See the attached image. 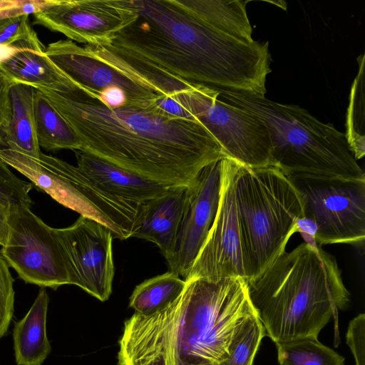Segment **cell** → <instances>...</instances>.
Instances as JSON below:
<instances>
[{
	"label": "cell",
	"instance_id": "obj_32",
	"mask_svg": "<svg viewBox=\"0 0 365 365\" xmlns=\"http://www.w3.org/2000/svg\"><path fill=\"white\" fill-rule=\"evenodd\" d=\"M26 0H0V20L26 15L24 6Z\"/></svg>",
	"mask_w": 365,
	"mask_h": 365
},
{
	"label": "cell",
	"instance_id": "obj_12",
	"mask_svg": "<svg viewBox=\"0 0 365 365\" xmlns=\"http://www.w3.org/2000/svg\"><path fill=\"white\" fill-rule=\"evenodd\" d=\"M34 23L71 41L106 47L138 18L133 0H46Z\"/></svg>",
	"mask_w": 365,
	"mask_h": 365
},
{
	"label": "cell",
	"instance_id": "obj_24",
	"mask_svg": "<svg viewBox=\"0 0 365 365\" xmlns=\"http://www.w3.org/2000/svg\"><path fill=\"white\" fill-rule=\"evenodd\" d=\"M357 58L359 69L351 86L344 133L356 160L365 154V57Z\"/></svg>",
	"mask_w": 365,
	"mask_h": 365
},
{
	"label": "cell",
	"instance_id": "obj_23",
	"mask_svg": "<svg viewBox=\"0 0 365 365\" xmlns=\"http://www.w3.org/2000/svg\"><path fill=\"white\" fill-rule=\"evenodd\" d=\"M185 284L182 278L170 271L146 279L134 289L129 307L135 314H154L172 304L181 294Z\"/></svg>",
	"mask_w": 365,
	"mask_h": 365
},
{
	"label": "cell",
	"instance_id": "obj_17",
	"mask_svg": "<svg viewBox=\"0 0 365 365\" xmlns=\"http://www.w3.org/2000/svg\"><path fill=\"white\" fill-rule=\"evenodd\" d=\"M77 167L100 189L117 198L143 204L170 187L115 165L85 150H75Z\"/></svg>",
	"mask_w": 365,
	"mask_h": 365
},
{
	"label": "cell",
	"instance_id": "obj_2",
	"mask_svg": "<svg viewBox=\"0 0 365 365\" xmlns=\"http://www.w3.org/2000/svg\"><path fill=\"white\" fill-rule=\"evenodd\" d=\"M138 18L103 47L189 82L264 96L269 42L222 32L177 0H133Z\"/></svg>",
	"mask_w": 365,
	"mask_h": 365
},
{
	"label": "cell",
	"instance_id": "obj_20",
	"mask_svg": "<svg viewBox=\"0 0 365 365\" xmlns=\"http://www.w3.org/2000/svg\"><path fill=\"white\" fill-rule=\"evenodd\" d=\"M14 83L64 92L76 87L44 51L21 49L0 65Z\"/></svg>",
	"mask_w": 365,
	"mask_h": 365
},
{
	"label": "cell",
	"instance_id": "obj_22",
	"mask_svg": "<svg viewBox=\"0 0 365 365\" xmlns=\"http://www.w3.org/2000/svg\"><path fill=\"white\" fill-rule=\"evenodd\" d=\"M34 115L40 147L47 150H82L81 141L74 130L37 88L34 98Z\"/></svg>",
	"mask_w": 365,
	"mask_h": 365
},
{
	"label": "cell",
	"instance_id": "obj_19",
	"mask_svg": "<svg viewBox=\"0 0 365 365\" xmlns=\"http://www.w3.org/2000/svg\"><path fill=\"white\" fill-rule=\"evenodd\" d=\"M36 88L27 84H13L10 91L11 117L2 133V144L5 148L38 158L41 151L36 132Z\"/></svg>",
	"mask_w": 365,
	"mask_h": 365
},
{
	"label": "cell",
	"instance_id": "obj_16",
	"mask_svg": "<svg viewBox=\"0 0 365 365\" xmlns=\"http://www.w3.org/2000/svg\"><path fill=\"white\" fill-rule=\"evenodd\" d=\"M187 191V187H170L163 195L141 204L131 235L154 243L168 264L175 255Z\"/></svg>",
	"mask_w": 365,
	"mask_h": 365
},
{
	"label": "cell",
	"instance_id": "obj_28",
	"mask_svg": "<svg viewBox=\"0 0 365 365\" xmlns=\"http://www.w3.org/2000/svg\"><path fill=\"white\" fill-rule=\"evenodd\" d=\"M264 336V329L258 319L250 327L230 355L217 365H252Z\"/></svg>",
	"mask_w": 365,
	"mask_h": 365
},
{
	"label": "cell",
	"instance_id": "obj_5",
	"mask_svg": "<svg viewBox=\"0 0 365 365\" xmlns=\"http://www.w3.org/2000/svg\"><path fill=\"white\" fill-rule=\"evenodd\" d=\"M219 98L248 110L266 125L271 140L272 165L287 175L345 180L365 179L344 133L324 123L299 106L265 96L215 88Z\"/></svg>",
	"mask_w": 365,
	"mask_h": 365
},
{
	"label": "cell",
	"instance_id": "obj_21",
	"mask_svg": "<svg viewBox=\"0 0 365 365\" xmlns=\"http://www.w3.org/2000/svg\"><path fill=\"white\" fill-rule=\"evenodd\" d=\"M177 2L217 29L247 41H254L245 1L177 0Z\"/></svg>",
	"mask_w": 365,
	"mask_h": 365
},
{
	"label": "cell",
	"instance_id": "obj_35",
	"mask_svg": "<svg viewBox=\"0 0 365 365\" xmlns=\"http://www.w3.org/2000/svg\"><path fill=\"white\" fill-rule=\"evenodd\" d=\"M1 21V20H0Z\"/></svg>",
	"mask_w": 365,
	"mask_h": 365
},
{
	"label": "cell",
	"instance_id": "obj_10",
	"mask_svg": "<svg viewBox=\"0 0 365 365\" xmlns=\"http://www.w3.org/2000/svg\"><path fill=\"white\" fill-rule=\"evenodd\" d=\"M287 176L301 195L304 217L317 227V245L346 244L364 247L365 179Z\"/></svg>",
	"mask_w": 365,
	"mask_h": 365
},
{
	"label": "cell",
	"instance_id": "obj_29",
	"mask_svg": "<svg viewBox=\"0 0 365 365\" xmlns=\"http://www.w3.org/2000/svg\"><path fill=\"white\" fill-rule=\"evenodd\" d=\"M14 279L0 254V340L6 334L14 312Z\"/></svg>",
	"mask_w": 365,
	"mask_h": 365
},
{
	"label": "cell",
	"instance_id": "obj_27",
	"mask_svg": "<svg viewBox=\"0 0 365 365\" xmlns=\"http://www.w3.org/2000/svg\"><path fill=\"white\" fill-rule=\"evenodd\" d=\"M33 187L31 182L18 178L0 159V203L9 207L25 206L30 208L32 200L29 192Z\"/></svg>",
	"mask_w": 365,
	"mask_h": 365
},
{
	"label": "cell",
	"instance_id": "obj_8",
	"mask_svg": "<svg viewBox=\"0 0 365 365\" xmlns=\"http://www.w3.org/2000/svg\"><path fill=\"white\" fill-rule=\"evenodd\" d=\"M0 159L58 203L106 226L114 238L131 237L141 204L108 194L77 166L42 152L36 158L0 148Z\"/></svg>",
	"mask_w": 365,
	"mask_h": 365
},
{
	"label": "cell",
	"instance_id": "obj_7",
	"mask_svg": "<svg viewBox=\"0 0 365 365\" xmlns=\"http://www.w3.org/2000/svg\"><path fill=\"white\" fill-rule=\"evenodd\" d=\"M44 53L78 86L97 95L120 89L126 104L139 107L160 105L193 84L135 58L71 40L49 43Z\"/></svg>",
	"mask_w": 365,
	"mask_h": 365
},
{
	"label": "cell",
	"instance_id": "obj_18",
	"mask_svg": "<svg viewBox=\"0 0 365 365\" xmlns=\"http://www.w3.org/2000/svg\"><path fill=\"white\" fill-rule=\"evenodd\" d=\"M48 294L41 287L26 315L13 329L15 362L17 365H42L51 352L47 336Z\"/></svg>",
	"mask_w": 365,
	"mask_h": 365
},
{
	"label": "cell",
	"instance_id": "obj_25",
	"mask_svg": "<svg viewBox=\"0 0 365 365\" xmlns=\"http://www.w3.org/2000/svg\"><path fill=\"white\" fill-rule=\"evenodd\" d=\"M275 344L279 365H344V358L318 338H299Z\"/></svg>",
	"mask_w": 365,
	"mask_h": 365
},
{
	"label": "cell",
	"instance_id": "obj_9",
	"mask_svg": "<svg viewBox=\"0 0 365 365\" xmlns=\"http://www.w3.org/2000/svg\"><path fill=\"white\" fill-rule=\"evenodd\" d=\"M171 99L187 118L205 126L226 158L250 167L272 165L271 140L264 123L252 113L219 98L215 88L194 83Z\"/></svg>",
	"mask_w": 365,
	"mask_h": 365
},
{
	"label": "cell",
	"instance_id": "obj_11",
	"mask_svg": "<svg viewBox=\"0 0 365 365\" xmlns=\"http://www.w3.org/2000/svg\"><path fill=\"white\" fill-rule=\"evenodd\" d=\"M8 225L0 254L20 279L54 290L71 284L68 266L52 227L25 206L10 207Z\"/></svg>",
	"mask_w": 365,
	"mask_h": 365
},
{
	"label": "cell",
	"instance_id": "obj_15",
	"mask_svg": "<svg viewBox=\"0 0 365 365\" xmlns=\"http://www.w3.org/2000/svg\"><path fill=\"white\" fill-rule=\"evenodd\" d=\"M222 160V159H221ZM214 162L188 187L187 201L169 271L184 280L204 245L215 219L220 202L221 163Z\"/></svg>",
	"mask_w": 365,
	"mask_h": 365
},
{
	"label": "cell",
	"instance_id": "obj_4",
	"mask_svg": "<svg viewBox=\"0 0 365 365\" xmlns=\"http://www.w3.org/2000/svg\"><path fill=\"white\" fill-rule=\"evenodd\" d=\"M245 281L265 336L274 344L318 338L331 318L339 336L338 312L348 307L350 294L335 258L317 243L284 252Z\"/></svg>",
	"mask_w": 365,
	"mask_h": 365
},
{
	"label": "cell",
	"instance_id": "obj_3",
	"mask_svg": "<svg viewBox=\"0 0 365 365\" xmlns=\"http://www.w3.org/2000/svg\"><path fill=\"white\" fill-rule=\"evenodd\" d=\"M185 281L165 309L125 321L118 365H217L258 319L245 279Z\"/></svg>",
	"mask_w": 365,
	"mask_h": 365
},
{
	"label": "cell",
	"instance_id": "obj_26",
	"mask_svg": "<svg viewBox=\"0 0 365 365\" xmlns=\"http://www.w3.org/2000/svg\"><path fill=\"white\" fill-rule=\"evenodd\" d=\"M0 44L19 49L44 51L45 48L29 23V15L0 21Z\"/></svg>",
	"mask_w": 365,
	"mask_h": 365
},
{
	"label": "cell",
	"instance_id": "obj_31",
	"mask_svg": "<svg viewBox=\"0 0 365 365\" xmlns=\"http://www.w3.org/2000/svg\"><path fill=\"white\" fill-rule=\"evenodd\" d=\"M14 81L0 67V144L2 133L7 125L11 113L10 91Z\"/></svg>",
	"mask_w": 365,
	"mask_h": 365
},
{
	"label": "cell",
	"instance_id": "obj_6",
	"mask_svg": "<svg viewBox=\"0 0 365 365\" xmlns=\"http://www.w3.org/2000/svg\"><path fill=\"white\" fill-rule=\"evenodd\" d=\"M234 190L247 280L285 252L304 208L290 178L274 165L250 167L236 162Z\"/></svg>",
	"mask_w": 365,
	"mask_h": 365
},
{
	"label": "cell",
	"instance_id": "obj_33",
	"mask_svg": "<svg viewBox=\"0 0 365 365\" xmlns=\"http://www.w3.org/2000/svg\"><path fill=\"white\" fill-rule=\"evenodd\" d=\"M10 207L0 203V245L1 247L6 243L9 233L8 219Z\"/></svg>",
	"mask_w": 365,
	"mask_h": 365
},
{
	"label": "cell",
	"instance_id": "obj_34",
	"mask_svg": "<svg viewBox=\"0 0 365 365\" xmlns=\"http://www.w3.org/2000/svg\"><path fill=\"white\" fill-rule=\"evenodd\" d=\"M19 49L14 46L0 44V65L14 55Z\"/></svg>",
	"mask_w": 365,
	"mask_h": 365
},
{
	"label": "cell",
	"instance_id": "obj_13",
	"mask_svg": "<svg viewBox=\"0 0 365 365\" xmlns=\"http://www.w3.org/2000/svg\"><path fill=\"white\" fill-rule=\"evenodd\" d=\"M69 268L71 284L101 302L112 293L113 235L106 226L80 216L71 226L53 228Z\"/></svg>",
	"mask_w": 365,
	"mask_h": 365
},
{
	"label": "cell",
	"instance_id": "obj_30",
	"mask_svg": "<svg viewBox=\"0 0 365 365\" xmlns=\"http://www.w3.org/2000/svg\"><path fill=\"white\" fill-rule=\"evenodd\" d=\"M346 343L354 356L356 365H365V314H360L349 322Z\"/></svg>",
	"mask_w": 365,
	"mask_h": 365
},
{
	"label": "cell",
	"instance_id": "obj_1",
	"mask_svg": "<svg viewBox=\"0 0 365 365\" xmlns=\"http://www.w3.org/2000/svg\"><path fill=\"white\" fill-rule=\"evenodd\" d=\"M37 89L74 130L82 150L162 185L189 187L206 166L226 158L202 123L162 104L111 107L78 86Z\"/></svg>",
	"mask_w": 365,
	"mask_h": 365
},
{
	"label": "cell",
	"instance_id": "obj_14",
	"mask_svg": "<svg viewBox=\"0 0 365 365\" xmlns=\"http://www.w3.org/2000/svg\"><path fill=\"white\" fill-rule=\"evenodd\" d=\"M220 163L221 184L217 215L185 280L192 278L217 280L230 277L247 278L235 197L236 161L225 158Z\"/></svg>",
	"mask_w": 365,
	"mask_h": 365
}]
</instances>
